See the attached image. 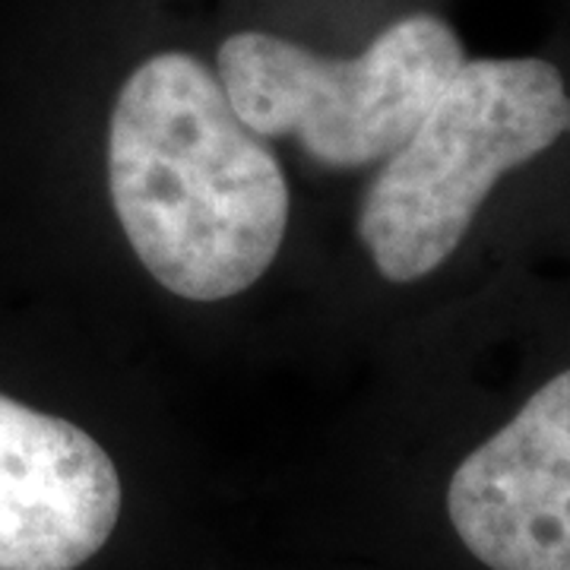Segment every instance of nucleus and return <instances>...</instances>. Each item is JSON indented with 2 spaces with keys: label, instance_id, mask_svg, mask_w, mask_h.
Returning <instances> with one entry per match:
<instances>
[{
  "label": "nucleus",
  "instance_id": "nucleus-2",
  "mask_svg": "<svg viewBox=\"0 0 570 570\" xmlns=\"http://www.w3.org/2000/svg\"><path fill=\"white\" fill-rule=\"evenodd\" d=\"M570 134L564 73L546 58H466L367 187L358 238L390 283L434 273L508 171Z\"/></svg>",
  "mask_w": 570,
  "mask_h": 570
},
{
  "label": "nucleus",
  "instance_id": "nucleus-4",
  "mask_svg": "<svg viewBox=\"0 0 570 570\" xmlns=\"http://www.w3.org/2000/svg\"><path fill=\"white\" fill-rule=\"evenodd\" d=\"M448 513L489 570H570V367L456 466Z\"/></svg>",
  "mask_w": 570,
  "mask_h": 570
},
{
  "label": "nucleus",
  "instance_id": "nucleus-5",
  "mask_svg": "<svg viewBox=\"0 0 570 570\" xmlns=\"http://www.w3.org/2000/svg\"><path fill=\"white\" fill-rule=\"evenodd\" d=\"M121 517V479L96 438L0 393V570H77Z\"/></svg>",
  "mask_w": 570,
  "mask_h": 570
},
{
  "label": "nucleus",
  "instance_id": "nucleus-3",
  "mask_svg": "<svg viewBox=\"0 0 570 570\" xmlns=\"http://www.w3.org/2000/svg\"><path fill=\"white\" fill-rule=\"evenodd\" d=\"M466 61L438 10L390 17L355 55L245 26L216 48V73L238 118L261 137H292L326 168L393 156Z\"/></svg>",
  "mask_w": 570,
  "mask_h": 570
},
{
  "label": "nucleus",
  "instance_id": "nucleus-1",
  "mask_svg": "<svg viewBox=\"0 0 570 570\" xmlns=\"http://www.w3.org/2000/svg\"><path fill=\"white\" fill-rule=\"evenodd\" d=\"M108 187L140 264L187 302L242 295L283 247L279 159L194 51H153L124 80L108 127Z\"/></svg>",
  "mask_w": 570,
  "mask_h": 570
}]
</instances>
